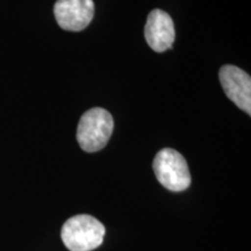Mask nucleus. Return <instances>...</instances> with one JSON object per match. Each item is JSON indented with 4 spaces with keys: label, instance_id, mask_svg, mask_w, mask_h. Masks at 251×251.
I'll return each instance as SVG.
<instances>
[{
    "label": "nucleus",
    "instance_id": "nucleus-1",
    "mask_svg": "<svg viewBox=\"0 0 251 251\" xmlns=\"http://www.w3.org/2000/svg\"><path fill=\"white\" fill-rule=\"evenodd\" d=\"M106 229L99 220L87 214L72 216L63 225L61 236L70 251H92L101 246Z\"/></svg>",
    "mask_w": 251,
    "mask_h": 251
},
{
    "label": "nucleus",
    "instance_id": "nucleus-2",
    "mask_svg": "<svg viewBox=\"0 0 251 251\" xmlns=\"http://www.w3.org/2000/svg\"><path fill=\"white\" fill-rule=\"evenodd\" d=\"M114 121L105 108L94 107L83 114L77 127V141L84 151L101 150L111 139Z\"/></svg>",
    "mask_w": 251,
    "mask_h": 251
},
{
    "label": "nucleus",
    "instance_id": "nucleus-3",
    "mask_svg": "<svg viewBox=\"0 0 251 251\" xmlns=\"http://www.w3.org/2000/svg\"><path fill=\"white\" fill-rule=\"evenodd\" d=\"M157 180L172 192H181L191 185V174L184 156L171 148L157 153L152 163Z\"/></svg>",
    "mask_w": 251,
    "mask_h": 251
},
{
    "label": "nucleus",
    "instance_id": "nucleus-4",
    "mask_svg": "<svg viewBox=\"0 0 251 251\" xmlns=\"http://www.w3.org/2000/svg\"><path fill=\"white\" fill-rule=\"evenodd\" d=\"M220 81L226 96L238 108L251 114V78L242 69L235 65H224L220 69Z\"/></svg>",
    "mask_w": 251,
    "mask_h": 251
},
{
    "label": "nucleus",
    "instance_id": "nucleus-5",
    "mask_svg": "<svg viewBox=\"0 0 251 251\" xmlns=\"http://www.w3.org/2000/svg\"><path fill=\"white\" fill-rule=\"evenodd\" d=\"M54 14L62 29L80 31L93 20L94 2L93 0H57Z\"/></svg>",
    "mask_w": 251,
    "mask_h": 251
},
{
    "label": "nucleus",
    "instance_id": "nucleus-6",
    "mask_svg": "<svg viewBox=\"0 0 251 251\" xmlns=\"http://www.w3.org/2000/svg\"><path fill=\"white\" fill-rule=\"evenodd\" d=\"M144 35L150 48L156 52H164L175 42V25L170 15L162 9H153L147 19Z\"/></svg>",
    "mask_w": 251,
    "mask_h": 251
}]
</instances>
